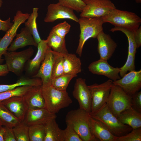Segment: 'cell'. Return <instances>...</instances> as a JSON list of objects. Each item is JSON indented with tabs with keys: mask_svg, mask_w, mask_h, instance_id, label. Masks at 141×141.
<instances>
[{
	"mask_svg": "<svg viewBox=\"0 0 141 141\" xmlns=\"http://www.w3.org/2000/svg\"><path fill=\"white\" fill-rule=\"evenodd\" d=\"M89 113L79 108L72 110L67 114V125L73 128L83 141H97L91 134L89 127Z\"/></svg>",
	"mask_w": 141,
	"mask_h": 141,
	"instance_id": "cell-1",
	"label": "cell"
},
{
	"mask_svg": "<svg viewBox=\"0 0 141 141\" xmlns=\"http://www.w3.org/2000/svg\"><path fill=\"white\" fill-rule=\"evenodd\" d=\"M104 23L114 25L132 31H136L140 27L141 19L136 13L115 8L101 17Z\"/></svg>",
	"mask_w": 141,
	"mask_h": 141,
	"instance_id": "cell-2",
	"label": "cell"
},
{
	"mask_svg": "<svg viewBox=\"0 0 141 141\" xmlns=\"http://www.w3.org/2000/svg\"><path fill=\"white\" fill-rule=\"evenodd\" d=\"M42 87L45 109L49 112L56 114L72 103V100L66 91L57 90L51 85Z\"/></svg>",
	"mask_w": 141,
	"mask_h": 141,
	"instance_id": "cell-3",
	"label": "cell"
},
{
	"mask_svg": "<svg viewBox=\"0 0 141 141\" xmlns=\"http://www.w3.org/2000/svg\"><path fill=\"white\" fill-rule=\"evenodd\" d=\"M89 115L101 122L113 135L117 137L125 135L132 129L129 126L120 122L110 111L106 103L96 112L89 113Z\"/></svg>",
	"mask_w": 141,
	"mask_h": 141,
	"instance_id": "cell-4",
	"label": "cell"
},
{
	"mask_svg": "<svg viewBox=\"0 0 141 141\" xmlns=\"http://www.w3.org/2000/svg\"><path fill=\"white\" fill-rule=\"evenodd\" d=\"M80 34L76 53L81 57L84 45L86 42L91 38H96L103 30L104 23L101 17H80L79 18Z\"/></svg>",
	"mask_w": 141,
	"mask_h": 141,
	"instance_id": "cell-5",
	"label": "cell"
},
{
	"mask_svg": "<svg viewBox=\"0 0 141 141\" xmlns=\"http://www.w3.org/2000/svg\"><path fill=\"white\" fill-rule=\"evenodd\" d=\"M106 104L110 111L117 118L121 112L131 107V97L120 87L113 83Z\"/></svg>",
	"mask_w": 141,
	"mask_h": 141,
	"instance_id": "cell-6",
	"label": "cell"
},
{
	"mask_svg": "<svg viewBox=\"0 0 141 141\" xmlns=\"http://www.w3.org/2000/svg\"><path fill=\"white\" fill-rule=\"evenodd\" d=\"M34 52L32 47L18 52L7 51L3 55L9 71L17 75L21 74Z\"/></svg>",
	"mask_w": 141,
	"mask_h": 141,
	"instance_id": "cell-7",
	"label": "cell"
},
{
	"mask_svg": "<svg viewBox=\"0 0 141 141\" xmlns=\"http://www.w3.org/2000/svg\"><path fill=\"white\" fill-rule=\"evenodd\" d=\"M85 4L80 17H102L116 8L110 0H82Z\"/></svg>",
	"mask_w": 141,
	"mask_h": 141,
	"instance_id": "cell-8",
	"label": "cell"
},
{
	"mask_svg": "<svg viewBox=\"0 0 141 141\" xmlns=\"http://www.w3.org/2000/svg\"><path fill=\"white\" fill-rule=\"evenodd\" d=\"M113 81L109 79L100 84L95 83L88 86L92 97L90 113H94L101 108L106 103L113 85Z\"/></svg>",
	"mask_w": 141,
	"mask_h": 141,
	"instance_id": "cell-9",
	"label": "cell"
},
{
	"mask_svg": "<svg viewBox=\"0 0 141 141\" xmlns=\"http://www.w3.org/2000/svg\"><path fill=\"white\" fill-rule=\"evenodd\" d=\"M28 17V14L23 13L20 10L17 11L14 17L12 26L6 32L3 37L0 39V64L3 62L4 59L2 58V56L7 51L8 48L17 34L19 27L25 22Z\"/></svg>",
	"mask_w": 141,
	"mask_h": 141,
	"instance_id": "cell-10",
	"label": "cell"
},
{
	"mask_svg": "<svg viewBox=\"0 0 141 141\" xmlns=\"http://www.w3.org/2000/svg\"><path fill=\"white\" fill-rule=\"evenodd\" d=\"M72 95L78 101L79 108L89 113L91 112V95L85 79L80 78L76 79Z\"/></svg>",
	"mask_w": 141,
	"mask_h": 141,
	"instance_id": "cell-11",
	"label": "cell"
},
{
	"mask_svg": "<svg viewBox=\"0 0 141 141\" xmlns=\"http://www.w3.org/2000/svg\"><path fill=\"white\" fill-rule=\"evenodd\" d=\"M113 83L120 87L131 97L141 89V70L130 72L120 79L113 81Z\"/></svg>",
	"mask_w": 141,
	"mask_h": 141,
	"instance_id": "cell-12",
	"label": "cell"
},
{
	"mask_svg": "<svg viewBox=\"0 0 141 141\" xmlns=\"http://www.w3.org/2000/svg\"><path fill=\"white\" fill-rule=\"evenodd\" d=\"M47 10L44 20L45 22H53L59 19H68L78 22L79 18L73 10L58 2L49 4L48 6Z\"/></svg>",
	"mask_w": 141,
	"mask_h": 141,
	"instance_id": "cell-13",
	"label": "cell"
},
{
	"mask_svg": "<svg viewBox=\"0 0 141 141\" xmlns=\"http://www.w3.org/2000/svg\"><path fill=\"white\" fill-rule=\"evenodd\" d=\"M55 58L54 51L48 46L44 59L38 72L31 77L40 79L42 82L43 87L51 85L52 74Z\"/></svg>",
	"mask_w": 141,
	"mask_h": 141,
	"instance_id": "cell-14",
	"label": "cell"
},
{
	"mask_svg": "<svg viewBox=\"0 0 141 141\" xmlns=\"http://www.w3.org/2000/svg\"><path fill=\"white\" fill-rule=\"evenodd\" d=\"M88 68L93 74L105 76L113 81L121 78L119 74L120 68L111 66L106 60L100 58L91 63Z\"/></svg>",
	"mask_w": 141,
	"mask_h": 141,
	"instance_id": "cell-15",
	"label": "cell"
},
{
	"mask_svg": "<svg viewBox=\"0 0 141 141\" xmlns=\"http://www.w3.org/2000/svg\"><path fill=\"white\" fill-rule=\"evenodd\" d=\"M98 41L97 50L100 58L108 60L111 58L117 47L116 43L109 34L103 30L99 33L97 38Z\"/></svg>",
	"mask_w": 141,
	"mask_h": 141,
	"instance_id": "cell-16",
	"label": "cell"
},
{
	"mask_svg": "<svg viewBox=\"0 0 141 141\" xmlns=\"http://www.w3.org/2000/svg\"><path fill=\"white\" fill-rule=\"evenodd\" d=\"M48 46L46 40H42L38 44L37 51L35 57L30 60L25 65L26 73L32 77L38 72L45 57Z\"/></svg>",
	"mask_w": 141,
	"mask_h": 141,
	"instance_id": "cell-17",
	"label": "cell"
},
{
	"mask_svg": "<svg viewBox=\"0 0 141 141\" xmlns=\"http://www.w3.org/2000/svg\"><path fill=\"white\" fill-rule=\"evenodd\" d=\"M20 122L23 121L28 109L23 96H14L2 101Z\"/></svg>",
	"mask_w": 141,
	"mask_h": 141,
	"instance_id": "cell-18",
	"label": "cell"
},
{
	"mask_svg": "<svg viewBox=\"0 0 141 141\" xmlns=\"http://www.w3.org/2000/svg\"><path fill=\"white\" fill-rule=\"evenodd\" d=\"M56 117V114L49 112L45 108L28 109L23 121L29 126L44 125L50 119Z\"/></svg>",
	"mask_w": 141,
	"mask_h": 141,
	"instance_id": "cell-19",
	"label": "cell"
},
{
	"mask_svg": "<svg viewBox=\"0 0 141 141\" xmlns=\"http://www.w3.org/2000/svg\"><path fill=\"white\" fill-rule=\"evenodd\" d=\"M89 127L90 132L97 140L101 141H116L118 137L113 135L99 120L89 116Z\"/></svg>",
	"mask_w": 141,
	"mask_h": 141,
	"instance_id": "cell-20",
	"label": "cell"
},
{
	"mask_svg": "<svg viewBox=\"0 0 141 141\" xmlns=\"http://www.w3.org/2000/svg\"><path fill=\"white\" fill-rule=\"evenodd\" d=\"M42 86H32L23 96L28 109L45 108Z\"/></svg>",
	"mask_w": 141,
	"mask_h": 141,
	"instance_id": "cell-21",
	"label": "cell"
},
{
	"mask_svg": "<svg viewBox=\"0 0 141 141\" xmlns=\"http://www.w3.org/2000/svg\"><path fill=\"white\" fill-rule=\"evenodd\" d=\"M15 37L16 38L8 48L7 51H14L19 49L28 45L37 47L38 46V44L36 42L32 34L26 27L22 28L20 33L16 34Z\"/></svg>",
	"mask_w": 141,
	"mask_h": 141,
	"instance_id": "cell-22",
	"label": "cell"
},
{
	"mask_svg": "<svg viewBox=\"0 0 141 141\" xmlns=\"http://www.w3.org/2000/svg\"><path fill=\"white\" fill-rule=\"evenodd\" d=\"M117 118L122 123L129 126L132 129L141 127V113L132 107L121 112Z\"/></svg>",
	"mask_w": 141,
	"mask_h": 141,
	"instance_id": "cell-23",
	"label": "cell"
},
{
	"mask_svg": "<svg viewBox=\"0 0 141 141\" xmlns=\"http://www.w3.org/2000/svg\"><path fill=\"white\" fill-rule=\"evenodd\" d=\"M63 54L64 74L77 75L81 72V61L76 55L68 52Z\"/></svg>",
	"mask_w": 141,
	"mask_h": 141,
	"instance_id": "cell-24",
	"label": "cell"
},
{
	"mask_svg": "<svg viewBox=\"0 0 141 141\" xmlns=\"http://www.w3.org/2000/svg\"><path fill=\"white\" fill-rule=\"evenodd\" d=\"M56 119V118H52L44 125V141H63L62 130L59 128Z\"/></svg>",
	"mask_w": 141,
	"mask_h": 141,
	"instance_id": "cell-25",
	"label": "cell"
},
{
	"mask_svg": "<svg viewBox=\"0 0 141 141\" xmlns=\"http://www.w3.org/2000/svg\"><path fill=\"white\" fill-rule=\"evenodd\" d=\"M46 40L48 46L54 51L62 54L68 52L65 38L58 36L50 31Z\"/></svg>",
	"mask_w": 141,
	"mask_h": 141,
	"instance_id": "cell-26",
	"label": "cell"
},
{
	"mask_svg": "<svg viewBox=\"0 0 141 141\" xmlns=\"http://www.w3.org/2000/svg\"><path fill=\"white\" fill-rule=\"evenodd\" d=\"M42 80L39 78L24 77L18 80L15 83L9 85H0V92L11 90L20 86H39L42 85Z\"/></svg>",
	"mask_w": 141,
	"mask_h": 141,
	"instance_id": "cell-27",
	"label": "cell"
},
{
	"mask_svg": "<svg viewBox=\"0 0 141 141\" xmlns=\"http://www.w3.org/2000/svg\"><path fill=\"white\" fill-rule=\"evenodd\" d=\"M0 120L3 125L13 128L20 122L0 101Z\"/></svg>",
	"mask_w": 141,
	"mask_h": 141,
	"instance_id": "cell-28",
	"label": "cell"
},
{
	"mask_svg": "<svg viewBox=\"0 0 141 141\" xmlns=\"http://www.w3.org/2000/svg\"><path fill=\"white\" fill-rule=\"evenodd\" d=\"M38 8H34L30 14L27 21L25 22V27L28 28L32 34L36 42L38 44L42 40L40 38L37 29L36 22L38 16Z\"/></svg>",
	"mask_w": 141,
	"mask_h": 141,
	"instance_id": "cell-29",
	"label": "cell"
},
{
	"mask_svg": "<svg viewBox=\"0 0 141 141\" xmlns=\"http://www.w3.org/2000/svg\"><path fill=\"white\" fill-rule=\"evenodd\" d=\"M28 134L30 141H44V125L37 124L29 126Z\"/></svg>",
	"mask_w": 141,
	"mask_h": 141,
	"instance_id": "cell-30",
	"label": "cell"
},
{
	"mask_svg": "<svg viewBox=\"0 0 141 141\" xmlns=\"http://www.w3.org/2000/svg\"><path fill=\"white\" fill-rule=\"evenodd\" d=\"M77 76L75 74H64L52 79L51 85L55 88L61 91H66L71 80Z\"/></svg>",
	"mask_w": 141,
	"mask_h": 141,
	"instance_id": "cell-31",
	"label": "cell"
},
{
	"mask_svg": "<svg viewBox=\"0 0 141 141\" xmlns=\"http://www.w3.org/2000/svg\"><path fill=\"white\" fill-rule=\"evenodd\" d=\"M110 31L112 32L120 31L124 33L127 37L128 42V54L136 55L137 48L134 37V31H132L125 28L115 26Z\"/></svg>",
	"mask_w": 141,
	"mask_h": 141,
	"instance_id": "cell-32",
	"label": "cell"
},
{
	"mask_svg": "<svg viewBox=\"0 0 141 141\" xmlns=\"http://www.w3.org/2000/svg\"><path fill=\"white\" fill-rule=\"evenodd\" d=\"M29 126L24 121L13 127L16 141H30L28 134Z\"/></svg>",
	"mask_w": 141,
	"mask_h": 141,
	"instance_id": "cell-33",
	"label": "cell"
},
{
	"mask_svg": "<svg viewBox=\"0 0 141 141\" xmlns=\"http://www.w3.org/2000/svg\"><path fill=\"white\" fill-rule=\"evenodd\" d=\"M54 52L55 58L52 74V79L64 74L63 54Z\"/></svg>",
	"mask_w": 141,
	"mask_h": 141,
	"instance_id": "cell-34",
	"label": "cell"
},
{
	"mask_svg": "<svg viewBox=\"0 0 141 141\" xmlns=\"http://www.w3.org/2000/svg\"><path fill=\"white\" fill-rule=\"evenodd\" d=\"M32 86L28 85L20 86L11 90L0 92V101L14 96H23Z\"/></svg>",
	"mask_w": 141,
	"mask_h": 141,
	"instance_id": "cell-35",
	"label": "cell"
},
{
	"mask_svg": "<svg viewBox=\"0 0 141 141\" xmlns=\"http://www.w3.org/2000/svg\"><path fill=\"white\" fill-rule=\"evenodd\" d=\"M58 2L73 11L81 12L85 6L82 0H58Z\"/></svg>",
	"mask_w": 141,
	"mask_h": 141,
	"instance_id": "cell-36",
	"label": "cell"
},
{
	"mask_svg": "<svg viewBox=\"0 0 141 141\" xmlns=\"http://www.w3.org/2000/svg\"><path fill=\"white\" fill-rule=\"evenodd\" d=\"M136 55L128 54L126 62L125 64L120 68L119 74L122 77L128 71L135 70V59Z\"/></svg>",
	"mask_w": 141,
	"mask_h": 141,
	"instance_id": "cell-37",
	"label": "cell"
},
{
	"mask_svg": "<svg viewBox=\"0 0 141 141\" xmlns=\"http://www.w3.org/2000/svg\"><path fill=\"white\" fill-rule=\"evenodd\" d=\"M141 127L132 129L126 135L118 137L116 141H141Z\"/></svg>",
	"mask_w": 141,
	"mask_h": 141,
	"instance_id": "cell-38",
	"label": "cell"
},
{
	"mask_svg": "<svg viewBox=\"0 0 141 141\" xmlns=\"http://www.w3.org/2000/svg\"><path fill=\"white\" fill-rule=\"evenodd\" d=\"M70 25L66 21L53 27L51 31L57 35L65 38L66 35L69 32Z\"/></svg>",
	"mask_w": 141,
	"mask_h": 141,
	"instance_id": "cell-39",
	"label": "cell"
},
{
	"mask_svg": "<svg viewBox=\"0 0 141 141\" xmlns=\"http://www.w3.org/2000/svg\"><path fill=\"white\" fill-rule=\"evenodd\" d=\"M63 141H83L74 129L69 126L62 130Z\"/></svg>",
	"mask_w": 141,
	"mask_h": 141,
	"instance_id": "cell-40",
	"label": "cell"
},
{
	"mask_svg": "<svg viewBox=\"0 0 141 141\" xmlns=\"http://www.w3.org/2000/svg\"><path fill=\"white\" fill-rule=\"evenodd\" d=\"M131 107L141 113V91H138L131 96Z\"/></svg>",
	"mask_w": 141,
	"mask_h": 141,
	"instance_id": "cell-41",
	"label": "cell"
},
{
	"mask_svg": "<svg viewBox=\"0 0 141 141\" xmlns=\"http://www.w3.org/2000/svg\"><path fill=\"white\" fill-rule=\"evenodd\" d=\"M4 141H16L13 128L5 126Z\"/></svg>",
	"mask_w": 141,
	"mask_h": 141,
	"instance_id": "cell-42",
	"label": "cell"
},
{
	"mask_svg": "<svg viewBox=\"0 0 141 141\" xmlns=\"http://www.w3.org/2000/svg\"><path fill=\"white\" fill-rule=\"evenodd\" d=\"M2 3V1L0 0V8ZM13 23L11 22L10 18L9 17L6 20L3 21L0 19V31L6 32L12 26Z\"/></svg>",
	"mask_w": 141,
	"mask_h": 141,
	"instance_id": "cell-43",
	"label": "cell"
},
{
	"mask_svg": "<svg viewBox=\"0 0 141 141\" xmlns=\"http://www.w3.org/2000/svg\"><path fill=\"white\" fill-rule=\"evenodd\" d=\"M134 38L137 48L141 46V27L134 32Z\"/></svg>",
	"mask_w": 141,
	"mask_h": 141,
	"instance_id": "cell-44",
	"label": "cell"
},
{
	"mask_svg": "<svg viewBox=\"0 0 141 141\" xmlns=\"http://www.w3.org/2000/svg\"><path fill=\"white\" fill-rule=\"evenodd\" d=\"M9 71L6 64H0V77L4 76L7 75Z\"/></svg>",
	"mask_w": 141,
	"mask_h": 141,
	"instance_id": "cell-45",
	"label": "cell"
},
{
	"mask_svg": "<svg viewBox=\"0 0 141 141\" xmlns=\"http://www.w3.org/2000/svg\"><path fill=\"white\" fill-rule=\"evenodd\" d=\"M5 131L4 127H2L0 130V141H4V135Z\"/></svg>",
	"mask_w": 141,
	"mask_h": 141,
	"instance_id": "cell-46",
	"label": "cell"
},
{
	"mask_svg": "<svg viewBox=\"0 0 141 141\" xmlns=\"http://www.w3.org/2000/svg\"><path fill=\"white\" fill-rule=\"evenodd\" d=\"M135 2L137 3H141V0H134Z\"/></svg>",
	"mask_w": 141,
	"mask_h": 141,
	"instance_id": "cell-47",
	"label": "cell"
},
{
	"mask_svg": "<svg viewBox=\"0 0 141 141\" xmlns=\"http://www.w3.org/2000/svg\"><path fill=\"white\" fill-rule=\"evenodd\" d=\"M3 125L2 122L0 120V130L2 127V126Z\"/></svg>",
	"mask_w": 141,
	"mask_h": 141,
	"instance_id": "cell-48",
	"label": "cell"
}]
</instances>
